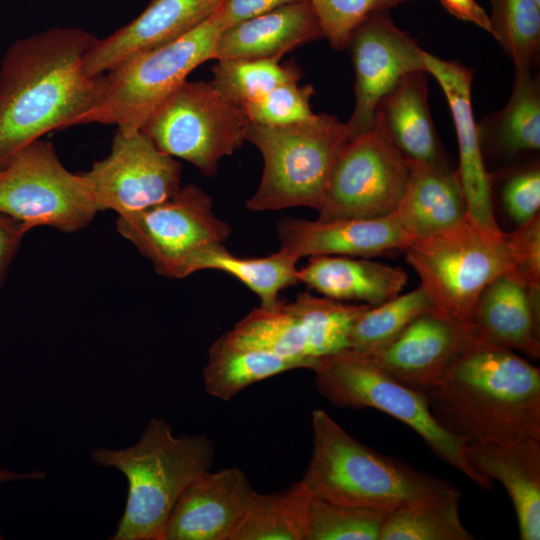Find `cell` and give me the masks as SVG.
Listing matches in <instances>:
<instances>
[{"label":"cell","mask_w":540,"mask_h":540,"mask_svg":"<svg viewBox=\"0 0 540 540\" xmlns=\"http://www.w3.org/2000/svg\"><path fill=\"white\" fill-rule=\"evenodd\" d=\"M303 0H222L218 10L225 29L283 5Z\"/></svg>","instance_id":"obj_41"},{"label":"cell","mask_w":540,"mask_h":540,"mask_svg":"<svg viewBox=\"0 0 540 540\" xmlns=\"http://www.w3.org/2000/svg\"><path fill=\"white\" fill-rule=\"evenodd\" d=\"M480 143L489 141L502 155L540 149V81L531 70H515L511 95L499 111L477 124Z\"/></svg>","instance_id":"obj_27"},{"label":"cell","mask_w":540,"mask_h":540,"mask_svg":"<svg viewBox=\"0 0 540 540\" xmlns=\"http://www.w3.org/2000/svg\"><path fill=\"white\" fill-rule=\"evenodd\" d=\"M491 32L515 70H531L540 48V3L536 0H489Z\"/></svg>","instance_id":"obj_35"},{"label":"cell","mask_w":540,"mask_h":540,"mask_svg":"<svg viewBox=\"0 0 540 540\" xmlns=\"http://www.w3.org/2000/svg\"><path fill=\"white\" fill-rule=\"evenodd\" d=\"M215 448L203 434L175 436L153 417L139 440L126 448H95L91 460L127 479V501L110 540H163L168 518L182 493L211 469Z\"/></svg>","instance_id":"obj_3"},{"label":"cell","mask_w":540,"mask_h":540,"mask_svg":"<svg viewBox=\"0 0 540 540\" xmlns=\"http://www.w3.org/2000/svg\"><path fill=\"white\" fill-rule=\"evenodd\" d=\"M471 467L499 481L514 506L521 540L540 539V439L514 436L466 444Z\"/></svg>","instance_id":"obj_20"},{"label":"cell","mask_w":540,"mask_h":540,"mask_svg":"<svg viewBox=\"0 0 540 540\" xmlns=\"http://www.w3.org/2000/svg\"><path fill=\"white\" fill-rule=\"evenodd\" d=\"M433 313L430 301L418 288L375 306H368L355 319L349 348L372 356L390 343L415 318Z\"/></svg>","instance_id":"obj_33"},{"label":"cell","mask_w":540,"mask_h":540,"mask_svg":"<svg viewBox=\"0 0 540 540\" xmlns=\"http://www.w3.org/2000/svg\"><path fill=\"white\" fill-rule=\"evenodd\" d=\"M318 392L340 408L380 410L418 433L430 450L473 481L490 490L492 480L475 471L466 444L446 432L432 417L425 396L383 371L369 356L350 348L320 358L312 369Z\"/></svg>","instance_id":"obj_8"},{"label":"cell","mask_w":540,"mask_h":540,"mask_svg":"<svg viewBox=\"0 0 540 540\" xmlns=\"http://www.w3.org/2000/svg\"><path fill=\"white\" fill-rule=\"evenodd\" d=\"M222 0H151L132 21L98 39L86 53L84 70L105 74L134 55L168 44L207 20Z\"/></svg>","instance_id":"obj_18"},{"label":"cell","mask_w":540,"mask_h":540,"mask_svg":"<svg viewBox=\"0 0 540 540\" xmlns=\"http://www.w3.org/2000/svg\"><path fill=\"white\" fill-rule=\"evenodd\" d=\"M276 232L280 249L298 259L321 255L368 258L404 251L414 240L395 212L336 220L284 217L277 221Z\"/></svg>","instance_id":"obj_16"},{"label":"cell","mask_w":540,"mask_h":540,"mask_svg":"<svg viewBox=\"0 0 540 540\" xmlns=\"http://www.w3.org/2000/svg\"><path fill=\"white\" fill-rule=\"evenodd\" d=\"M461 493L387 512L380 540H473L461 522Z\"/></svg>","instance_id":"obj_32"},{"label":"cell","mask_w":540,"mask_h":540,"mask_svg":"<svg viewBox=\"0 0 540 540\" xmlns=\"http://www.w3.org/2000/svg\"><path fill=\"white\" fill-rule=\"evenodd\" d=\"M254 492L248 477L238 468L209 470L179 497L163 540H233Z\"/></svg>","instance_id":"obj_17"},{"label":"cell","mask_w":540,"mask_h":540,"mask_svg":"<svg viewBox=\"0 0 540 540\" xmlns=\"http://www.w3.org/2000/svg\"><path fill=\"white\" fill-rule=\"evenodd\" d=\"M540 289L515 270L495 278L481 293L472 335L491 344L540 358Z\"/></svg>","instance_id":"obj_21"},{"label":"cell","mask_w":540,"mask_h":540,"mask_svg":"<svg viewBox=\"0 0 540 540\" xmlns=\"http://www.w3.org/2000/svg\"><path fill=\"white\" fill-rule=\"evenodd\" d=\"M428 75H405L380 101L374 120L407 160L447 165L429 110Z\"/></svg>","instance_id":"obj_24"},{"label":"cell","mask_w":540,"mask_h":540,"mask_svg":"<svg viewBox=\"0 0 540 540\" xmlns=\"http://www.w3.org/2000/svg\"><path fill=\"white\" fill-rule=\"evenodd\" d=\"M299 260L282 249L264 257H239L229 252L223 243H217L191 255L184 262L179 279L201 270L221 271L255 293L260 299V307L274 308L283 302L281 291L298 283Z\"/></svg>","instance_id":"obj_26"},{"label":"cell","mask_w":540,"mask_h":540,"mask_svg":"<svg viewBox=\"0 0 540 540\" xmlns=\"http://www.w3.org/2000/svg\"><path fill=\"white\" fill-rule=\"evenodd\" d=\"M346 48L355 70V105L345 123L350 139L372 126L380 101L405 75L426 71V51L386 12L374 13L361 22Z\"/></svg>","instance_id":"obj_14"},{"label":"cell","mask_w":540,"mask_h":540,"mask_svg":"<svg viewBox=\"0 0 540 540\" xmlns=\"http://www.w3.org/2000/svg\"><path fill=\"white\" fill-rule=\"evenodd\" d=\"M387 512L332 503L310 504L307 540H380Z\"/></svg>","instance_id":"obj_36"},{"label":"cell","mask_w":540,"mask_h":540,"mask_svg":"<svg viewBox=\"0 0 540 540\" xmlns=\"http://www.w3.org/2000/svg\"><path fill=\"white\" fill-rule=\"evenodd\" d=\"M116 228L157 273L177 279L191 255L224 243L231 233L230 225L214 213L211 197L194 184L156 205L118 215Z\"/></svg>","instance_id":"obj_12"},{"label":"cell","mask_w":540,"mask_h":540,"mask_svg":"<svg viewBox=\"0 0 540 540\" xmlns=\"http://www.w3.org/2000/svg\"><path fill=\"white\" fill-rule=\"evenodd\" d=\"M298 368L311 369V365L304 360L237 347L221 335L208 351L204 387L212 397L228 401L251 384Z\"/></svg>","instance_id":"obj_28"},{"label":"cell","mask_w":540,"mask_h":540,"mask_svg":"<svg viewBox=\"0 0 540 540\" xmlns=\"http://www.w3.org/2000/svg\"><path fill=\"white\" fill-rule=\"evenodd\" d=\"M501 199L509 215L521 225L540 209V170L534 165L513 171L501 188Z\"/></svg>","instance_id":"obj_39"},{"label":"cell","mask_w":540,"mask_h":540,"mask_svg":"<svg viewBox=\"0 0 540 540\" xmlns=\"http://www.w3.org/2000/svg\"><path fill=\"white\" fill-rule=\"evenodd\" d=\"M425 66L429 75L439 83L450 107L455 125L460 179L467 215L486 231L502 230L494 216L492 179L483 157L477 123L474 118L471 91L473 72L458 61L443 60L425 53Z\"/></svg>","instance_id":"obj_15"},{"label":"cell","mask_w":540,"mask_h":540,"mask_svg":"<svg viewBox=\"0 0 540 540\" xmlns=\"http://www.w3.org/2000/svg\"><path fill=\"white\" fill-rule=\"evenodd\" d=\"M349 139L345 123L326 113L284 125L249 124L246 141L263 157V171L249 211H275L291 207L318 210L330 173Z\"/></svg>","instance_id":"obj_6"},{"label":"cell","mask_w":540,"mask_h":540,"mask_svg":"<svg viewBox=\"0 0 540 540\" xmlns=\"http://www.w3.org/2000/svg\"><path fill=\"white\" fill-rule=\"evenodd\" d=\"M409 173L408 160L374 120L337 155L318 219L375 218L395 212Z\"/></svg>","instance_id":"obj_11"},{"label":"cell","mask_w":540,"mask_h":540,"mask_svg":"<svg viewBox=\"0 0 540 540\" xmlns=\"http://www.w3.org/2000/svg\"><path fill=\"white\" fill-rule=\"evenodd\" d=\"M215 88L235 103L245 106L282 84L299 82L302 70L280 59L217 60L212 68Z\"/></svg>","instance_id":"obj_34"},{"label":"cell","mask_w":540,"mask_h":540,"mask_svg":"<svg viewBox=\"0 0 540 540\" xmlns=\"http://www.w3.org/2000/svg\"><path fill=\"white\" fill-rule=\"evenodd\" d=\"M98 211L118 215L156 205L181 187L182 166L139 129L117 127L111 151L82 172Z\"/></svg>","instance_id":"obj_13"},{"label":"cell","mask_w":540,"mask_h":540,"mask_svg":"<svg viewBox=\"0 0 540 540\" xmlns=\"http://www.w3.org/2000/svg\"><path fill=\"white\" fill-rule=\"evenodd\" d=\"M312 499L302 479L279 492L255 491L233 540H307Z\"/></svg>","instance_id":"obj_29"},{"label":"cell","mask_w":540,"mask_h":540,"mask_svg":"<svg viewBox=\"0 0 540 540\" xmlns=\"http://www.w3.org/2000/svg\"><path fill=\"white\" fill-rule=\"evenodd\" d=\"M513 267L532 287L540 289V215L508 235Z\"/></svg>","instance_id":"obj_40"},{"label":"cell","mask_w":540,"mask_h":540,"mask_svg":"<svg viewBox=\"0 0 540 540\" xmlns=\"http://www.w3.org/2000/svg\"><path fill=\"white\" fill-rule=\"evenodd\" d=\"M443 7L455 18L469 22L491 32L489 15L476 0H440Z\"/></svg>","instance_id":"obj_43"},{"label":"cell","mask_w":540,"mask_h":540,"mask_svg":"<svg viewBox=\"0 0 540 540\" xmlns=\"http://www.w3.org/2000/svg\"><path fill=\"white\" fill-rule=\"evenodd\" d=\"M471 333L433 314L411 321L371 357L389 376L424 395L460 352Z\"/></svg>","instance_id":"obj_19"},{"label":"cell","mask_w":540,"mask_h":540,"mask_svg":"<svg viewBox=\"0 0 540 540\" xmlns=\"http://www.w3.org/2000/svg\"><path fill=\"white\" fill-rule=\"evenodd\" d=\"M29 231L22 222L0 214V290L21 242Z\"/></svg>","instance_id":"obj_42"},{"label":"cell","mask_w":540,"mask_h":540,"mask_svg":"<svg viewBox=\"0 0 540 540\" xmlns=\"http://www.w3.org/2000/svg\"><path fill=\"white\" fill-rule=\"evenodd\" d=\"M45 477L46 472L43 470L18 472L0 467V483L18 480H42Z\"/></svg>","instance_id":"obj_44"},{"label":"cell","mask_w":540,"mask_h":540,"mask_svg":"<svg viewBox=\"0 0 540 540\" xmlns=\"http://www.w3.org/2000/svg\"><path fill=\"white\" fill-rule=\"evenodd\" d=\"M324 37L337 51L346 49L352 31L370 15L411 0H308Z\"/></svg>","instance_id":"obj_37"},{"label":"cell","mask_w":540,"mask_h":540,"mask_svg":"<svg viewBox=\"0 0 540 540\" xmlns=\"http://www.w3.org/2000/svg\"><path fill=\"white\" fill-rule=\"evenodd\" d=\"M297 278L324 297L370 306L399 295L408 279L399 267L363 257L337 255L309 257L308 263L298 268Z\"/></svg>","instance_id":"obj_23"},{"label":"cell","mask_w":540,"mask_h":540,"mask_svg":"<svg viewBox=\"0 0 540 540\" xmlns=\"http://www.w3.org/2000/svg\"><path fill=\"white\" fill-rule=\"evenodd\" d=\"M302 326L310 352L320 358L349 348V334L357 316L368 304L343 302L301 292L284 303Z\"/></svg>","instance_id":"obj_31"},{"label":"cell","mask_w":540,"mask_h":540,"mask_svg":"<svg viewBox=\"0 0 540 540\" xmlns=\"http://www.w3.org/2000/svg\"><path fill=\"white\" fill-rule=\"evenodd\" d=\"M249 124L244 107L211 81L186 80L141 130L160 151L191 163L204 176H213L221 159L246 141Z\"/></svg>","instance_id":"obj_9"},{"label":"cell","mask_w":540,"mask_h":540,"mask_svg":"<svg viewBox=\"0 0 540 540\" xmlns=\"http://www.w3.org/2000/svg\"><path fill=\"white\" fill-rule=\"evenodd\" d=\"M313 448L302 480L315 497L390 512L461 493L450 482L379 453L325 411L312 413Z\"/></svg>","instance_id":"obj_4"},{"label":"cell","mask_w":540,"mask_h":540,"mask_svg":"<svg viewBox=\"0 0 540 540\" xmlns=\"http://www.w3.org/2000/svg\"><path fill=\"white\" fill-rule=\"evenodd\" d=\"M536 1L540 3V0H536Z\"/></svg>","instance_id":"obj_45"},{"label":"cell","mask_w":540,"mask_h":540,"mask_svg":"<svg viewBox=\"0 0 540 540\" xmlns=\"http://www.w3.org/2000/svg\"><path fill=\"white\" fill-rule=\"evenodd\" d=\"M96 40L81 28L55 27L9 46L0 67V163L96 105L103 74L84 70Z\"/></svg>","instance_id":"obj_1"},{"label":"cell","mask_w":540,"mask_h":540,"mask_svg":"<svg viewBox=\"0 0 540 540\" xmlns=\"http://www.w3.org/2000/svg\"><path fill=\"white\" fill-rule=\"evenodd\" d=\"M97 212L87 179L65 168L51 142L35 140L0 163V214L30 230L75 232Z\"/></svg>","instance_id":"obj_10"},{"label":"cell","mask_w":540,"mask_h":540,"mask_svg":"<svg viewBox=\"0 0 540 540\" xmlns=\"http://www.w3.org/2000/svg\"><path fill=\"white\" fill-rule=\"evenodd\" d=\"M424 396L435 421L465 444L540 439V369L472 334Z\"/></svg>","instance_id":"obj_2"},{"label":"cell","mask_w":540,"mask_h":540,"mask_svg":"<svg viewBox=\"0 0 540 540\" xmlns=\"http://www.w3.org/2000/svg\"><path fill=\"white\" fill-rule=\"evenodd\" d=\"M408 163V182L395 213L414 239L448 228L467 215L457 171L447 165Z\"/></svg>","instance_id":"obj_25"},{"label":"cell","mask_w":540,"mask_h":540,"mask_svg":"<svg viewBox=\"0 0 540 540\" xmlns=\"http://www.w3.org/2000/svg\"><path fill=\"white\" fill-rule=\"evenodd\" d=\"M508 233H493L468 215L439 232L416 238L404 250L433 314L472 334L478 299L513 267Z\"/></svg>","instance_id":"obj_5"},{"label":"cell","mask_w":540,"mask_h":540,"mask_svg":"<svg viewBox=\"0 0 540 540\" xmlns=\"http://www.w3.org/2000/svg\"><path fill=\"white\" fill-rule=\"evenodd\" d=\"M284 303L252 310L223 335L234 346L304 360L313 369L318 360L310 352L302 326Z\"/></svg>","instance_id":"obj_30"},{"label":"cell","mask_w":540,"mask_h":540,"mask_svg":"<svg viewBox=\"0 0 540 540\" xmlns=\"http://www.w3.org/2000/svg\"><path fill=\"white\" fill-rule=\"evenodd\" d=\"M324 37L308 0L283 5L225 29L213 60L281 59L289 51Z\"/></svg>","instance_id":"obj_22"},{"label":"cell","mask_w":540,"mask_h":540,"mask_svg":"<svg viewBox=\"0 0 540 540\" xmlns=\"http://www.w3.org/2000/svg\"><path fill=\"white\" fill-rule=\"evenodd\" d=\"M315 94L312 84L291 82L277 86L263 97L244 106L251 123L284 125L313 118L311 99Z\"/></svg>","instance_id":"obj_38"},{"label":"cell","mask_w":540,"mask_h":540,"mask_svg":"<svg viewBox=\"0 0 540 540\" xmlns=\"http://www.w3.org/2000/svg\"><path fill=\"white\" fill-rule=\"evenodd\" d=\"M225 30L218 10L186 35L134 55L103 74L96 105L75 125L100 123L141 130L154 111L202 63L213 60Z\"/></svg>","instance_id":"obj_7"}]
</instances>
